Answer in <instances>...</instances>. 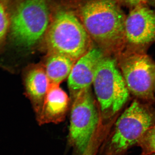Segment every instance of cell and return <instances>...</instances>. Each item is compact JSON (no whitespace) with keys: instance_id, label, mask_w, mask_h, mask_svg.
Returning <instances> with one entry per match:
<instances>
[{"instance_id":"2","label":"cell","mask_w":155,"mask_h":155,"mask_svg":"<svg viewBox=\"0 0 155 155\" xmlns=\"http://www.w3.org/2000/svg\"><path fill=\"white\" fill-rule=\"evenodd\" d=\"M49 54L77 61L91 48V39L73 12L60 10L54 15L44 37Z\"/></svg>"},{"instance_id":"11","label":"cell","mask_w":155,"mask_h":155,"mask_svg":"<svg viewBox=\"0 0 155 155\" xmlns=\"http://www.w3.org/2000/svg\"><path fill=\"white\" fill-rule=\"evenodd\" d=\"M25 84L26 93L37 116L50 85L44 68L36 66L28 70L25 75Z\"/></svg>"},{"instance_id":"18","label":"cell","mask_w":155,"mask_h":155,"mask_svg":"<svg viewBox=\"0 0 155 155\" xmlns=\"http://www.w3.org/2000/svg\"><path fill=\"white\" fill-rule=\"evenodd\" d=\"M152 155H155V154H153Z\"/></svg>"},{"instance_id":"12","label":"cell","mask_w":155,"mask_h":155,"mask_svg":"<svg viewBox=\"0 0 155 155\" xmlns=\"http://www.w3.org/2000/svg\"><path fill=\"white\" fill-rule=\"evenodd\" d=\"M76 61L60 54H49L45 69L50 84L59 85L69 77Z\"/></svg>"},{"instance_id":"9","label":"cell","mask_w":155,"mask_h":155,"mask_svg":"<svg viewBox=\"0 0 155 155\" xmlns=\"http://www.w3.org/2000/svg\"><path fill=\"white\" fill-rule=\"evenodd\" d=\"M99 48H91L76 61L68 78L71 98L79 92L90 88L99 64L105 56Z\"/></svg>"},{"instance_id":"10","label":"cell","mask_w":155,"mask_h":155,"mask_svg":"<svg viewBox=\"0 0 155 155\" xmlns=\"http://www.w3.org/2000/svg\"><path fill=\"white\" fill-rule=\"evenodd\" d=\"M69 101L68 95L59 85L50 84L40 113L36 116L39 125L58 124L64 121Z\"/></svg>"},{"instance_id":"7","label":"cell","mask_w":155,"mask_h":155,"mask_svg":"<svg viewBox=\"0 0 155 155\" xmlns=\"http://www.w3.org/2000/svg\"><path fill=\"white\" fill-rule=\"evenodd\" d=\"M72 100L69 141L81 154L88 146L101 117L90 88L79 92Z\"/></svg>"},{"instance_id":"4","label":"cell","mask_w":155,"mask_h":155,"mask_svg":"<svg viewBox=\"0 0 155 155\" xmlns=\"http://www.w3.org/2000/svg\"><path fill=\"white\" fill-rule=\"evenodd\" d=\"M93 84L104 121L119 112L129 98L130 93L117 61L111 57L105 56L100 62Z\"/></svg>"},{"instance_id":"14","label":"cell","mask_w":155,"mask_h":155,"mask_svg":"<svg viewBox=\"0 0 155 155\" xmlns=\"http://www.w3.org/2000/svg\"><path fill=\"white\" fill-rule=\"evenodd\" d=\"M10 26V16L5 6L0 3V43L5 38Z\"/></svg>"},{"instance_id":"16","label":"cell","mask_w":155,"mask_h":155,"mask_svg":"<svg viewBox=\"0 0 155 155\" xmlns=\"http://www.w3.org/2000/svg\"><path fill=\"white\" fill-rule=\"evenodd\" d=\"M148 4L155 8V0H148Z\"/></svg>"},{"instance_id":"1","label":"cell","mask_w":155,"mask_h":155,"mask_svg":"<svg viewBox=\"0 0 155 155\" xmlns=\"http://www.w3.org/2000/svg\"><path fill=\"white\" fill-rule=\"evenodd\" d=\"M77 16L103 51L119 54L124 50L126 15L115 0H89L80 6Z\"/></svg>"},{"instance_id":"8","label":"cell","mask_w":155,"mask_h":155,"mask_svg":"<svg viewBox=\"0 0 155 155\" xmlns=\"http://www.w3.org/2000/svg\"><path fill=\"white\" fill-rule=\"evenodd\" d=\"M147 5L131 9L126 16L124 35L127 48L144 50L155 42V11Z\"/></svg>"},{"instance_id":"5","label":"cell","mask_w":155,"mask_h":155,"mask_svg":"<svg viewBox=\"0 0 155 155\" xmlns=\"http://www.w3.org/2000/svg\"><path fill=\"white\" fill-rule=\"evenodd\" d=\"M153 121V114L148 108L134 101L116 121L106 145V155H120L138 143L152 127Z\"/></svg>"},{"instance_id":"6","label":"cell","mask_w":155,"mask_h":155,"mask_svg":"<svg viewBox=\"0 0 155 155\" xmlns=\"http://www.w3.org/2000/svg\"><path fill=\"white\" fill-rule=\"evenodd\" d=\"M119 55L118 65L129 93L140 99L153 101L154 61L143 50L126 48Z\"/></svg>"},{"instance_id":"13","label":"cell","mask_w":155,"mask_h":155,"mask_svg":"<svg viewBox=\"0 0 155 155\" xmlns=\"http://www.w3.org/2000/svg\"><path fill=\"white\" fill-rule=\"evenodd\" d=\"M137 143L143 155L155 154V125L147 130Z\"/></svg>"},{"instance_id":"3","label":"cell","mask_w":155,"mask_h":155,"mask_svg":"<svg viewBox=\"0 0 155 155\" xmlns=\"http://www.w3.org/2000/svg\"><path fill=\"white\" fill-rule=\"evenodd\" d=\"M10 18L11 36L18 46L30 48L44 38L51 22L47 0H15Z\"/></svg>"},{"instance_id":"17","label":"cell","mask_w":155,"mask_h":155,"mask_svg":"<svg viewBox=\"0 0 155 155\" xmlns=\"http://www.w3.org/2000/svg\"><path fill=\"white\" fill-rule=\"evenodd\" d=\"M154 91L155 92V86H154Z\"/></svg>"},{"instance_id":"15","label":"cell","mask_w":155,"mask_h":155,"mask_svg":"<svg viewBox=\"0 0 155 155\" xmlns=\"http://www.w3.org/2000/svg\"><path fill=\"white\" fill-rule=\"evenodd\" d=\"M121 5L125 6L131 9L140 5H147L148 0H115Z\"/></svg>"}]
</instances>
